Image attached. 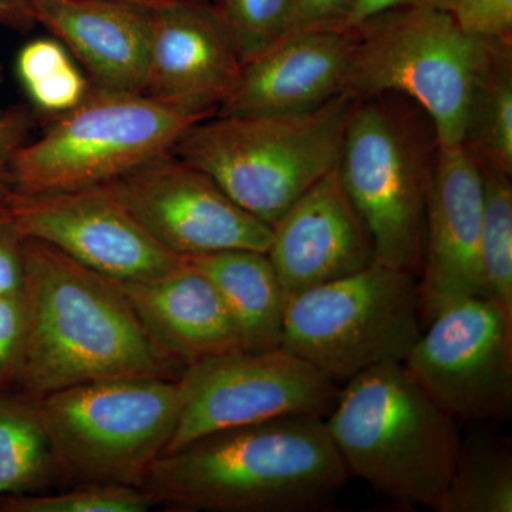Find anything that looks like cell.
I'll use <instances>...</instances> for the list:
<instances>
[{
	"label": "cell",
	"instance_id": "obj_1",
	"mask_svg": "<svg viewBox=\"0 0 512 512\" xmlns=\"http://www.w3.org/2000/svg\"><path fill=\"white\" fill-rule=\"evenodd\" d=\"M348 478L325 419L296 414L191 441L158 457L138 487L173 510L316 512Z\"/></svg>",
	"mask_w": 512,
	"mask_h": 512
},
{
	"label": "cell",
	"instance_id": "obj_2",
	"mask_svg": "<svg viewBox=\"0 0 512 512\" xmlns=\"http://www.w3.org/2000/svg\"><path fill=\"white\" fill-rule=\"evenodd\" d=\"M23 248L22 393L39 399L99 380L181 375L148 338L119 281L45 242L25 239Z\"/></svg>",
	"mask_w": 512,
	"mask_h": 512
},
{
	"label": "cell",
	"instance_id": "obj_3",
	"mask_svg": "<svg viewBox=\"0 0 512 512\" xmlns=\"http://www.w3.org/2000/svg\"><path fill=\"white\" fill-rule=\"evenodd\" d=\"M325 424L349 477L400 507L437 511L461 440L456 419L404 363H380L349 379Z\"/></svg>",
	"mask_w": 512,
	"mask_h": 512
},
{
	"label": "cell",
	"instance_id": "obj_4",
	"mask_svg": "<svg viewBox=\"0 0 512 512\" xmlns=\"http://www.w3.org/2000/svg\"><path fill=\"white\" fill-rule=\"evenodd\" d=\"M355 99L339 94L289 116H215L175 143V157L198 168L232 201L274 228L299 198L339 163Z\"/></svg>",
	"mask_w": 512,
	"mask_h": 512
},
{
	"label": "cell",
	"instance_id": "obj_5",
	"mask_svg": "<svg viewBox=\"0 0 512 512\" xmlns=\"http://www.w3.org/2000/svg\"><path fill=\"white\" fill-rule=\"evenodd\" d=\"M439 141L417 104L399 94L355 99L338 171L375 242L376 264L419 279Z\"/></svg>",
	"mask_w": 512,
	"mask_h": 512
},
{
	"label": "cell",
	"instance_id": "obj_6",
	"mask_svg": "<svg viewBox=\"0 0 512 512\" xmlns=\"http://www.w3.org/2000/svg\"><path fill=\"white\" fill-rule=\"evenodd\" d=\"M346 84L353 99L399 94L429 116L440 147L466 140L471 101L488 40L461 28L448 10H387L352 28Z\"/></svg>",
	"mask_w": 512,
	"mask_h": 512
},
{
	"label": "cell",
	"instance_id": "obj_7",
	"mask_svg": "<svg viewBox=\"0 0 512 512\" xmlns=\"http://www.w3.org/2000/svg\"><path fill=\"white\" fill-rule=\"evenodd\" d=\"M211 116L144 93L92 90L20 147L10 187L15 194L35 195L109 184L171 153L188 128Z\"/></svg>",
	"mask_w": 512,
	"mask_h": 512
},
{
	"label": "cell",
	"instance_id": "obj_8",
	"mask_svg": "<svg viewBox=\"0 0 512 512\" xmlns=\"http://www.w3.org/2000/svg\"><path fill=\"white\" fill-rule=\"evenodd\" d=\"M177 379L119 377L39 397L57 476L76 484L140 485L177 426Z\"/></svg>",
	"mask_w": 512,
	"mask_h": 512
},
{
	"label": "cell",
	"instance_id": "obj_9",
	"mask_svg": "<svg viewBox=\"0 0 512 512\" xmlns=\"http://www.w3.org/2000/svg\"><path fill=\"white\" fill-rule=\"evenodd\" d=\"M421 325L419 279L375 262L288 299L281 348L348 382L380 363L406 362Z\"/></svg>",
	"mask_w": 512,
	"mask_h": 512
},
{
	"label": "cell",
	"instance_id": "obj_10",
	"mask_svg": "<svg viewBox=\"0 0 512 512\" xmlns=\"http://www.w3.org/2000/svg\"><path fill=\"white\" fill-rule=\"evenodd\" d=\"M181 406L164 454L215 431L309 414L326 417L338 386L311 363L284 348L225 353L184 367Z\"/></svg>",
	"mask_w": 512,
	"mask_h": 512
},
{
	"label": "cell",
	"instance_id": "obj_11",
	"mask_svg": "<svg viewBox=\"0 0 512 512\" xmlns=\"http://www.w3.org/2000/svg\"><path fill=\"white\" fill-rule=\"evenodd\" d=\"M426 326L404 365L431 399L456 420L510 419L512 312L477 296L448 306Z\"/></svg>",
	"mask_w": 512,
	"mask_h": 512
},
{
	"label": "cell",
	"instance_id": "obj_12",
	"mask_svg": "<svg viewBox=\"0 0 512 512\" xmlns=\"http://www.w3.org/2000/svg\"><path fill=\"white\" fill-rule=\"evenodd\" d=\"M104 187L154 241L180 258L228 249L268 252L271 247L272 227L173 153L148 161Z\"/></svg>",
	"mask_w": 512,
	"mask_h": 512
},
{
	"label": "cell",
	"instance_id": "obj_13",
	"mask_svg": "<svg viewBox=\"0 0 512 512\" xmlns=\"http://www.w3.org/2000/svg\"><path fill=\"white\" fill-rule=\"evenodd\" d=\"M2 205L23 238L52 245L114 281H151L183 261L154 241L104 185L50 194L10 192Z\"/></svg>",
	"mask_w": 512,
	"mask_h": 512
},
{
	"label": "cell",
	"instance_id": "obj_14",
	"mask_svg": "<svg viewBox=\"0 0 512 512\" xmlns=\"http://www.w3.org/2000/svg\"><path fill=\"white\" fill-rule=\"evenodd\" d=\"M483 207V174L470 151L463 144L440 147L419 276L424 326L454 303L488 296L480 254Z\"/></svg>",
	"mask_w": 512,
	"mask_h": 512
},
{
	"label": "cell",
	"instance_id": "obj_15",
	"mask_svg": "<svg viewBox=\"0 0 512 512\" xmlns=\"http://www.w3.org/2000/svg\"><path fill=\"white\" fill-rule=\"evenodd\" d=\"M151 10L144 94L217 114L242 69L237 42L212 0H177Z\"/></svg>",
	"mask_w": 512,
	"mask_h": 512
},
{
	"label": "cell",
	"instance_id": "obj_16",
	"mask_svg": "<svg viewBox=\"0 0 512 512\" xmlns=\"http://www.w3.org/2000/svg\"><path fill=\"white\" fill-rule=\"evenodd\" d=\"M268 254L286 302L375 264V242L343 187L338 165L312 185L274 228Z\"/></svg>",
	"mask_w": 512,
	"mask_h": 512
},
{
	"label": "cell",
	"instance_id": "obj_17",
	"mask_svg": "<svg viewBox=\"0 0 512 512\" xmlns=\"http://www.w3.org/2000/svg\"><path fill=\"white\" fill-rule=\"evenodd\" d=\"M355 50L352 29H299L245 60L218 116L309 113L346 93Z\"/></svg>",
	"mask_w": 512,
	"mask_h": 512
},
{
	"label": "cell",
	"instance_id": "obj_18",
	"mask_svg": "<svg viewBox=\"0 0 512 512\" xmlns=\"http://www.w3.org/2000/svg\"><path fill=\"white\" fill-rule=\"evenodd\" d=\"M35 20L79 60L92 90L144 93L150 9L114 0H35Z\"/></svg>",
	"mask_w": 512,
	"mask_h": 512
},
{
	"label": "cell",
	"instance_id": "obj_19",
	"mask_svg": "<svg viewBox=\"0 0 512 512\" xmlns=\"http://www.w3.org/2000/svg\"><path fill=\"white\" fill-rule=\"evenodd\" d=\"M161 355L180 367L244 350L214 284L190 262L146 282H120Z\"/></svg>",
	"mask_w": 512,
	"mask_h": 512
},
{
	"label": "cell",
	"instance_id": "obj_20",
	"mask_svg": "<svg viewBox=\"0 0 512 512\" xmlns=\"http://www.w3.org/2000/svg\"><path fill=\"white\" fill-rule=\"evenodd\" d=\"M184 259L217 288L244 350L281 348L286 296L266 252L228 249Z\"/></svg>",
	"mask_w": 512,
	"mask_h": 512
},
{
	"label": "cell",
	"instance_id": "obj_21",
	"mask_svg": "<svg viewBox=\"0 0 512 512\" xmlns=\"http://www.w3.org/2000/svg\"><path fill=\"white\" fill-rule=\"evenodd\" d=\"M463 146L483 170L512 177V43L488 40Z\"/></svg>",
	"mask_w": 512,
	"mask_h": 512
},
{
	"label": "cell",
	"instance_id": "obj_22",
	"mask_svg": "<svg viewBox=\"0 0 512 512\" xmlns=\"http://www.w3.org/2000/svg\"><path fill=\"white\" fill-rule=\"evenodd\" d=\"M57 477L39 399L0 390V497L35 494Z\"/></svg>",
	"mask_w": 512,
	"mask_h": 512
},
{
	"label": "cell",
	"instance_id": "obj_23",
	"mask_svg": "<svg viewBox=\"0 0 512 512\" xmlns=\"http://www.w3.org/2000/svg\"><path fill=\"white\" fill-rule=\"evenodd\" d=\"M512 451L488 437L461 444L453 476L437 512H511Z\"/></svg>",
	"mask_w": 512,
	"mask_h": 512
},
{
	"label": "cell",
	"instance_id": "obj_24",
	"mask_svg": "<svg viewBox=\"0 0 512 512\" xmlns=\"http://www.w3.org/2000/svg\"><path fill=\"white\" fill-rule=\"evenodd\" d=\"M16 67L33 106L50 116L73 110L92 92L86 73L57 39H36L23 46Z\"/></svg>",
	"mask_w": 512,
	"mask_h": 512
},
{
	"label": "cell",
	"instance_id": "obj_25",
	"mask_svg": "<svg viewBox=\"0 0 512 512\" xmlns=\"http://www.w3.org/2000/svg\"><path fill=\"white\" fill-rule=\"evenodd\" d=\"M484 207L481 224V268L490 298L512 312V184L511 177L483 170Z\"/></svg>",
	"mask_w": 512,
	"mask_h": 512
},
{
	"label": "cell",
	"instance_id": "obj_26",
	"mask_svg": "<svg viewBox=\"0 0 512 512\" xmlns=\"http://www.w3.org/2000/svg\"><path fill=\"white\" fill-rule=\"evenodd\" d=\"M156 505L143 488L120 483L77 484L53 495L0 497L2 512H146Z\"/></svg>",
	"mask_w": 512,
	"mask_h": 512
},
{
	"label": "cell",
	"instance_id": "obj_27",
	"mask_svg": "<svg viewBox=\"0 0 512 512\" xmlns=\"http://www.w3.org/2000/svg\"><path fill=\"white\" fill-rule=\"evenodd\" d=\"M231 30L242 63L298 30L295 0H212Z\"/></svg>",
	"mask_w": 512,
	"mask_h": 512
},
{
	"label": "cell",
	"instance_id": "obj_28",
	"mask_svg": "<svg viewBox=\"0 0 512 512\" xmlns=\"http://www.w3.org/2000/svg\"><path fill=\"white\" fill-rule=\"evenodd\" d=\"M451 13L478 39L512 43V0H454Z\"/></svg>",
	"mask_w": 512,
	"mask_h": 512
},
{
	"label": "cell",
	"instance_id": "obj_29",
	"mask_svg": "<svg viewBox=\"0 0 512 512\" xmlns=\"http://www.w3.org/2000/svg\"><path fill=\"white\" fill-rule=\"evenodd\" d=\"M26 313L22 295H0V390L16 383L23 340Z\"/></svg>",
	"mask_w": 512,
	"mask_h": 512
},
{
	"label": "cell",
	"instance_id": "obj_30",
	"mask_svg": "<svg viewBox=\"0 0 512 512\" xmlns=\"http://www.w3.org/2000/svg\"><path fill=\"white\" fill-rule=\"evenodd\" d=\"M33 126L35 117L28 107L13 106L0 113V202L12 192L10 168L13 158L29 140Z\"/></svg>",
	"mask_w": 512,
	"mask_h": 512
},
{
	"label": "cell",
	"instance_id": "obj_31",
	"mask_svg": "<svg viewBox=\"0 0 512 512\" xmlns=\"http://www.w3.org/2000/svg\"><path fill=\"white\" fill-rule=\"evenodd\" d=\"M25 238L0 202V295H22L25 285Z\"/></svg>",
	"mask_w": 512,
	"mask_h": 512
},
{
	"label": "cell",
	"instance_id": "obj_32",
	"mask_svg": "<svg viewBox=\"0 0 512 512\" xmlns=\"http://www.w3.org/2000/svg\"><path fill=\"white\" fill-rule=\"evenodd\" d=\"M355 0H295L299 29H345Z\"/></svg>",
	"mask_w": 512,
	"mask_h": 512
},
{
	"label": "cell",
	"instance_id": "obj_33",
	"mask_svg": "<svg viewBox=\"0 0 512 512\" xmlns=\"http://www.w3.org/2000/svg\"><path fill=\"white\" fill-rule=\"evenodd\" d=\"M454 0H355L352 12L346 20L345 29H352L366 19L387 10L403 8H434L451 12Z\"/></svg>",
	"mask_w": 512,
	"mask_h": 512
},
{
	"label": "cell",
	"instance_id": "obj_34",
	"mask_svg": "<svg viewBox=\"0 0 512 512\" xmlns=\"http://www.w3.org/2000/svg\"><path fill=\"white\" fill-rule=\"evenodd\" d=\"M35 25V0H0L2 28L29 30Z\"/></svg>",
	"mask_w": 512,
	"mask_h": 512
},
{
	"label": "cell",
	"instance_id": "obj_35",
	"mask_svg": "<svg viewBox=\"0 0 512 512\" xmlns=\"http://www.w3.org/2000/svg\"><path fill=\"white\" fill-rule=\"evenodd\" d=\"M114 2L128 3V5L141 6V8L154 9L177 0H114Z\"/></svg>",
	"mask_w": 512,
	"mask_h": 512
},
{
	"label": "cell",
	"instance_id": "obj_36",
	"mask_svg": "<svg viewBox=\"0 0 512 512\" xmlns=\"http://www.w3.org/2000/svg\"><path fill=\"white\" fill-rule=\"evenodd\" d=\"M3 80H5V73H3V66L0 64V86H2ZM2 111V106H0V113H2Z\"/></svg>",
	"mask_w": 512,
	"mask_h": 512
}]
</instances>
